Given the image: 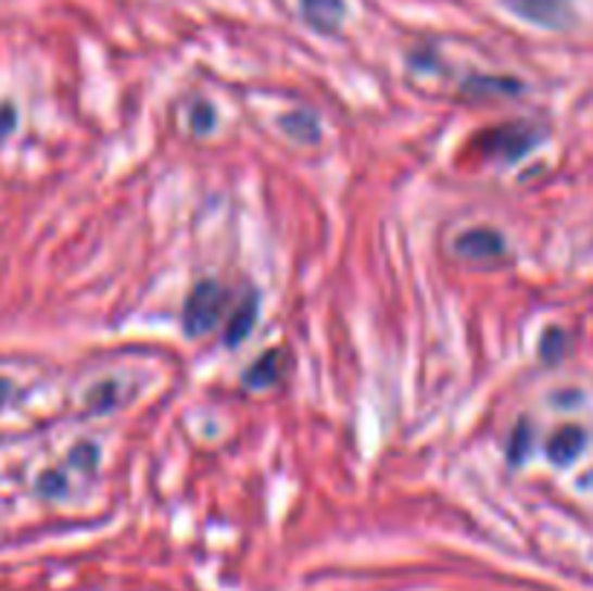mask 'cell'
<instances>
[{
	"mask_svg": "<svg viewBox=\"0 0 593 591\" xmlns=\"http://www.w3.org/2000/svg\"><path fill=\"white\" fill-rule=\"evenodd\" d=\"M226 304H229V293L226 287L215 278H203L191 287L182 304V330L186 337L198 339L206 337L226 319Z\"/></svg>",
	"mask_w": 593,
	"mask_h": 591,
	"instance_id": "cell-1",
	"label": "cell"
},
{
	"mask_svg": "<svg viewBox=\"0 0 593 591\" xmlns=\"http://www.w3.org/2000/svg\"><path fill=\"white\" fill-rule=\"evenodd\" d=\"M475 146L483 156H501V160H518L535 146V130L521 122H509L499 128H487L478 134Z\"/></svg>",
	"mask_w": 593,
	"mask_h": 591,
	"instance_id": "cell-2",
	"label": "cell"
},
{
	"mask_svg": "<svg viewBox=\"0 0 593 591\" xmlns=\"http://www.w3.org/2000/svg\"><path fill=\"white\" fill-rule=\"evenodd\" d=\"M518 17L544 29H570L577 24V12L570 0H504Z\"/></svg>",
	"mask_w": 593,
	"mask_h": 591,
	"instance_id": "cell-3",
	"label": "cell"
},
{
	"mask_svg": "<svg viewBox=\"0 0 593 591\" xmlns=\"http://www.w3.org/2000/svg\"><path fill=\"white\" fill-rule=\"evenodd\" d=\"M455 250L464 259L490 261L501 259L507 252V241H504V235L490 229V226H478V229H466V232L457 235Z\"/></svg>",
	"mask_w": 593,
	"mask_h": 591,
	"instance_id": "cell-4",
	"label": "cell"
},
{
	"mask_svg": "<svg viewBox=\"0 0 593 591\" xmlns=\"http://www.w3.org/2000/svg\"><path fill=\"white\" fill-rule=\"evenodd\" d=\"M301 15L316 33L333 35L344 21V0H301Z\"/></svg>",
	"mask_w": 593,
	"mask_h": 591,
	"instance_id": "cell-5",
	"label": "cell"
},
{
	"mask_svg": "<svg viewBox=\"0 0 593 591\" xmlns=\"http://www.w3.org/2000/svg\"><path fill=\"white\" fill-rule=\"evenodd\" d=\"M255 322H258V296L250 293L232 313H229V319H226V328H224L226 345L229 348L243 345V339L250 337L252 330H255Z\"/></svg>",
	"mask_w": 593,
	"mask_h": 591,
	"instance_id": "cell-6",
	"label": "cell"
},
{
	"mask_svg": "<svg viewBox=\"0 0 593 591\" xmlns=\"http://www.w3.org/2000/svg\"><path fill=\"white\" fill-rule=\"evenodd\" d=\"M585 450V429L582 426H559L556 432L551 435V441H547V455H551L553 464H573L579 458V452Z\"/></svg>",
	"mask_w": 593,
	"mask_h": 591,
	"instance_id": "cell-7",
	"label": "cell"
},
{
	"mask_svg": "<svg viewBox=\"0 0 593 591\" xmlns=\"http://www.w3.org/2000/svg\"><path fill=\"white\" fill-rule=\"evenodd\" d=\"M281 372H285V354L281 351H267V354L255 360L250 372L243 374V382L255 391L269 389V386H276L281 380Z\"/></svg>",
	"mask_w": 593,
	"mask_h": 591,
	"instance_id": "cell-8",
	"label": "cell"
},
{
	"mask_svg": "<svg viewBox=\"0 0 593 591\" xmlns=\"http://www.w3.org/2000/svg\"><path fill=\"white\" fill-rule=\"evenodd\" d=\"M281 128H285L287 137L295 139L299 146H316L318 139H321V122H318L310 111L287 113L285 120H281Z\"/></svg>",
	"mask_w": 593,
	"mask_h": 591,
	"instance_id": "cell-9",
	"label": "cell"
},
{
	"mask_svg": "<svg viewBox=\"0 0 593 591\" xmlns=\"http://www.w3.org/2000/svg\"><path fill=\"white\" fill-rule=\"evenodd\" d=\"M85 406L90 415H108V412H113V408L119 406V382L116 380L96 382L93 389H87Z\"/></svg>",
	"mask_w": 593,
	"mask_h": 591,
	"instance_id": "cell-10",
	"label": "cell"
},
{
	"mask_svg": "<svg viewBox=\"0 0 593 591\" xmlns=\"http://www.w3.org/2000/svg\"><path fill=\"white\" fill-rule=\"evenodd\" d=\"M464 93L513 96V93H521V81H516V78H501V76H472L464 81Z\"/></svg>",
	"mask_w": 593,
	"mask_h": 591,
	"instance_id": "cell-11",
	"label": "cell"
},
{
	"mask_svg": "<svg viewBox=\"0 0 593 591\" xmlns=\"http://www.w3.org/2000/svg\"><path fill=\"white\" fill-rule=\"evenodd\" d=\"M70 464L78 469H96L99 464V447L93 441H78L73 450H70Z\"/></svg>",
	"mask_w": 593,
	"mask_h": 591,
	"instance_id": "cell-12",
	"label": "cell"
},
{
	"mask_svg": "<svg viewBox=\"0 0 593 591\" xmlns=\"http://www.w3.org/2000/svg\"><path fill=\"white\" fill-rule=\"evenodd\" d=\"M527 452H530V426L518 424V429L513 432V441H509V461L513 464H525Z\"/></svg>",
	"mask_w": 593,
	"mask_h": 591,
	"instance_id": "cell-13",
	"label": "cell"
},
{
	"mask_svg": "<svg viewBox=\"0 0 593 591\" xmlns=\"http://www.w3.org/2000/svg\"><path fill=\"white\" fill-rule=\"evenodd\" d=\"M38 493L50 495V499H55V495H61V493H67V478L61 476L59 469H47V473L38 478Z\"/></svg>",
	"mask_w": 593,
	"mask_h": 591,
	"instance_id": "cell-14",
	"label": "cell"
},
{
	"mask_svg": "<svg viewBox=\"0 0 593 591\" xmlns=\"http://www.w3.org/2000/svg\"><path fill=\"white\" fill-rule=\"evenodd\" d=\"M191 128L198 130V134H209V130L215 128V111H212V104L198 102L191 108Z\"/></svg>",
	"mask_w": 593,
	"mask_h": 591,
	"instance_id": "cell-15",
	"label": "cell"
},
{
	"mask_svg": "<svg viewBox=\"0 0 593 591\" xmlns=\"http://www.w3.org/2000/svg\"><path fill=\"white\" fill-rule=\"evenodd\" d=\"M562 351H565V334L556 328H551L542 339V356L547 360V363H556Z\"/></svg>",
	"mask_w": 593,
	"mask_h": 591,
	"instance_id": "cell-16",
	"label": "cell"
},
{
	"mask_svg": "<svg viewBox=\"0 0 593 591\" xmlns=\"http://www.w3.org/2000/svg\"><path fill=\"white\" fill-rule=\"evenodd\" d=\"M12 120H15L12 108H0V134H3V122H7V128H12Z\"/></svg>",
	"mask_w": 593,
	"mask_h": 591,
	"instance_id": "cell-17",
	"label": "cell"
},
{
	"mask_svg": "<svg viewBox=\"0 0 593 591\" xmlns=\"http://www.w3.org/2000/svg\"><path fill=\"white\" fill-rule=\"evenodd\" d=\"M9 394H12V382L0 377V408H3V403L9 400Z\"/></svg>",
	"mask_w": 593,
	"mask_h": 591,
	"instance_id": "cell-18",
	"label": "cell"
}]
</instances>
